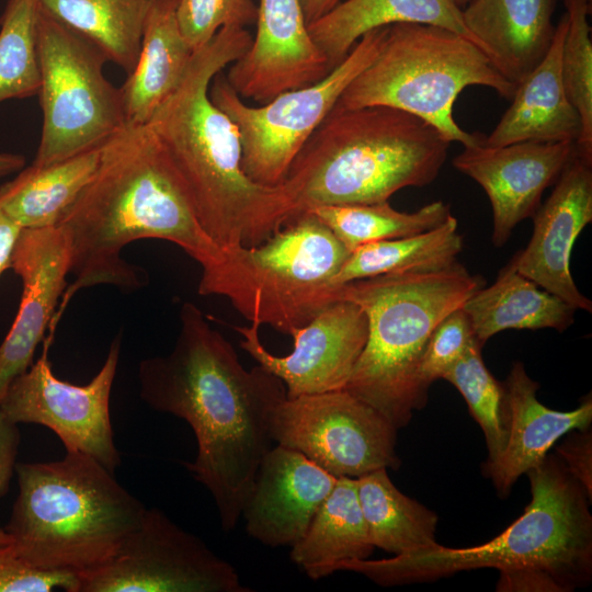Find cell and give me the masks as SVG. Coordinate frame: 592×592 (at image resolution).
I'll return each instance as SVG.
<instances>
[{
  "instance_id": "1",
  "label": "cell",
  "mask_w": 592,
  "mask_h": 592,
  "mask_svg": "<svg viewBox=\"0 0 592 592\" xmlns=\"http://www.w3.org/2000/svg\"><path fill=\"white\" fill-rule=\"evenodd\" d=\"M170 353L138 366L140 398L183 419L197 442L191 475L212 494L221 527L237 526L258 468L271 448L270 420L287 398L284 383L260 366H242L231 343L193 303L181 306Z\"/></svg>"
},
{
  "instance_id": "2",
  "label": "cell",
  "mask_w": 592,
  "mask_h": 592,
  "mask_svg": "<svg viewBox=\"0 0 592 592\" xmlns=\"http://www.w3.org/2000/svg\"><path fill=\"white\" fill-rule=\"evenodd\" d=\"M57 226L69 242V274L75 280L62 294L52 332L79 291L111 285L133 293L147 284L146 271L122 257L136 240L174 243L202 271L224 255L203 229L181 177L147 124H126L102 146L94 175Z\"/></svg>"
},
{
  "instance_id": "3",
  "label": "cell",
  "mask_w": 592,
  "mask_h": 592,
  "mask_svg": "<svg viewBox=\"0 0 592 592\" xmlns=\"http://www.w3.org/2000/svg\"><path fill=\"white\" fill-rule=\"evenodd\" d=\"M251 43L246 27L220 29L194 53L180 84L147 124L181 177L203 229L223 251L257 246L295 216L282 185L264 186L246 175L238 127L209 98L214 77Z\"/></svg>"
},
{
  "instance_id": "4",
  "label": "cell",
  "mask_w": 592,
  "mask_h": 592,
  "mask_svg": "<svg viewBox=\"0 0 592 592\" xmlns=\"http://www.w3.org/2000/svg\"><path fill=\"white\" fill-rule=\"evenodd\" d=\"M532 499L501 534L478 546L432 547L335 563L382 587L431 582L462 571L497 569L500 592H571L592 579L591 498L556 455L527 473Z\"/></svg>"
},
{
  "instance_id": "5",
  "label": "cell",
  "mask_w": 592,
  "mask_h": 592,
  "mask_svg": "<svg viewBox=\"0 0 592 592\" xmlns=\"http://www.w3.org/2000/svg\"><path fill=\"white\" fill-rule=\"evenodd\" d=\"M451 141L405 111L335 105L293 160L282 186L295 216L319 206L386 202L439 175Z\"/></svg>"
},
{
  "instance_id": "6",
  "label": "cell",
  "mask_w": 592,
  "mask_h": 592,
  "mask_svg": "<svg viewBox=\"0 0 592 592\" xmlns=\"http://www.w3.org/2000/svg\"><path fill=\"white\" fill-rule=\"evenodd\" d=\"M19 494L3 527L15 556L37 569L78 576L106 562L146 506L91 456L16 463Z\"/></svg>"
},
{
  "instance_id": "7",
  "label": "cell",
  "mask_w": 592,
  "mask_h": 592,
  "mask_svg": "<svg viewBox=\"0 0 592 592\" xmlns=\"http://www.w3.org/2000/svg\"><path fill=\"white\" fill-rule=\"evenodd\" d=\"M485 280L456 262L429 273H390L331 287V300L348 299L366 314L365 346L344 390L384 414L397 430L428 401L419 378L430 334Z\"/></svg>"
},
{
  "instance_id": "8",
  "label": "cell",
  "mask_w": 592,
  "mask_h": 592,
  "mask_svg": "<svg viewBox=\"0 0 592 592\" xmlns=\"http://www.w3.org/2000/svg\"><path fill=\"white\" fill-rule=\"evenodd\" d=\"M470 86L490 88L510 100L516 89L464 36L434 25L396 23L388 26L378 55L348 86L337 105L395 107L465 147L485 137L464 130L453 115L458 95Z\"/></svg>"
},
{
  "instance_id": "9",
  "label": "cell",
  "mask_w": 592,
  "mask_h": 592,
  "mask_svg": "<svg viewBox=\"0 0 592 592\" xmlns=\"http://www.w3.org/2000/svg\"><path fill=\"white\" fill-rule=\"evenodd\" d=\"M202 271L197 292L226 297L248 321L292 334L331 301V281L350 251L311 212L263 242L223 251Z\"/></svg>"
},
{
  "instance_id": "10",
  "label": "cell",
  "mask_w": 592,
  "mask_h": 592,
  "mask_svg": "<svg viewBox=\"0 0 592 592\" xmlns=\"http://www.w3.org/2000/svg\"><path fill=\"white\" fill-rule=\"evenodd\" d=\"M36 43L43 128L32 163L49 164L103 146L126 125L121 90L103 72L107 60L41 9Z\"/></svg>"
},
{
  "instance_id": "11",
  "label": "cell",
  "mask_w": 592,
  "mask_h": 592,
  "mask_svg": "<svg viewBox=\"0 0 592 592\" xmlns=\"http://www.w3.org/2000/svg\"><path fill=\"white\" fill-rule=\"evenodd\" d=\"M388 26L364 34L346 57L321 80L283 92L260 106H251L230 87L220 71L209 86V98L237 125L241 168L253 182L278 186L288 169L348 86L378 55Z\"/></svg>"
},
{
  "instance_id": "12",
  "label": "cell",
  "mask_w": 592,
  "mask_h": 592,
  "mask_svg": "<svg viewBox=\"0 0 592 592\" xmlns=\"http://www.w3.org/2000/svg\"><path fill=\"white\" fill-rule=\"evenodd\" d=\"M397 431L344 389L286 398L270 420L272 442L298 451L337 478L398 469Z\"/></svg>"
},
{
  "instance_id": "13",
  "label": "cell",
  "mask_w": 592,
  "mask_h": 592,
  "mask_svg": "<svg viewBox=\"0 0 592 592\" xmlns=\"http://www.w3.org/2000/svg\"><path fill=\"white\" fill-rule=\"evenodd\" d=\"M78 592H251L236 568L158 508L100 567L79 576Z\"/></svg>"
},
{
  "instance_id": "14",
  "label": "cell",
  "mask_w": 592,
  "mask_h": 592,
  "mask_svg": "<svg viewBox=\"0 0 592 592\" xmlns=\"http://www.w3.org/2000/svg\"><path fill=\"white\" fill-rule=\"evenodd\" d=\"M54 334L43 340L39 358L15 377L0 400L3 414L14 423H36L58 435L66 451L98 460L114 474L121 465L110 417L111 390L116 375L122 335L112 341L106 358L87 385L57 378L49 361Z\"/></svg>"
},
{
  "instance_id": "15",
  "label": "cell",
  "mask_w": 592,
  "mask_h": 592,
  "mask_svg": "<svg viewBox=\"0 0 592 592\" xmlns=\"http://www.w3.org/2000/svg\"><path fill=\"white\" fill-rule=\"evenodd\" d=\"M259 329L257 323L235 327L242 338L240 346L284 383L287 398L344 389L368 333L365 311L348 299L331 301L296 329L291 334L294 348L287 355L269 352Z\"/></svg>"
},
{
  "instance_id": "16",
  "label": "cell",
  "mask_w": 592,
  "mask_h": 592,
  "mask_svg": "<svg viewBox=\"0 0 592 592\" xmlns=\"http://www.w3.org/2000/svg\"><path fill=\"white\" fill-rule=\"evenodd\" d=\"M576 153L574 141H521L493 147L482 139L465 146L452 163L486 192L492 208L491 240L502 247L514 227L535 214L544 191L555 184Z\"/></svg>"
},
{
  "instance_id": "17",
  "label": "cell",
  "mask_w": 592,
  "mask_h": 592,
  "mask_svg": "<svg viewBox=\"0 0 592 592\" xmlns=\"http://www.w3.org/2000/svg\"><path fill=\"white\" fill-rule=\"evenodd\" d=\"M255 24L251 46L225 75L241 99L264 104L332 70L311 38L300 0H259Z\"/></svg>"
},
{
  "instance_id": "18",
  "label": "cell",
  "mask_w": 592,
  "mask_h": 592,
  "mask_svg": "<svg viewBox=\"0 0 592 592\" xmlns=\"http://www.w3.org/2000/svg\"><path fill=\"white\" fill-rule=\"evenodd\" d=\"M22 282L12 326L0 344V400L11 382L33 364L68 286L70 248L59 226L22 229L10 267Z\"/></svg>"
},
{
  "instance_id": "19",
  "label": "cell",
  "mask_w": 592,
  "mask_h": 592,
  "mask_svg": "<svg viewBox=\"0 0 592 592\" xmlns=\"http://www.w3.org/2000/svg\"><path fill=\"white\" fill-rule=\"evenodd\" d=\"M532 217V238L513 257L516 270L574 309L591 312L592 301L572 278L570 258L574 241L592 221V160L577 151Z\"/></svg>"
},
{
  "instance_id": "20",
  "label": "cell",
  "mask_w": 592,
  "mask_h": 592,
  "mask_svg": "<svg viewBox=\"0 0 592 592\" xmlns=\"http://www.w3.org/2000/svg\"><path fill=\"white\" fill-rule=\"evenodd\" d=\"M337 477L304 454L276 445L263 457L241 516L250 537L270 547L296 544Z\"/></svg>"
},
{
  "instance_id": "21",
  "label": "cell",
  "mask_w": 592,
  "mask_h": 592,
  "mask_svg": "<svg viewBox=\"0 0 592 592\" xmlns=\"http://www.w3.org/2000/svg\"><path fill=\"white\" fill-rule=\"evenodd\" d=\"M508 403V441L501 455L485 462L481 471L500 498H505L516 480L539 465L562 436L585 430L592 422L591 395L573 410L549 409L537 398L539 384L523 363L515 362L503 383Z\"/></svg>"
},
{
  "instance_id": "22",
  "label": "cell",
  "mask_w": 592,
  "mask_h": 592,
  "mask_svg": "<svg viewBox=\"0 0 592 592\" xmlns=\"http://www.w3.org/2000/svg\"><path fill=\"white\" fill-rule=\"evenodd\" d=\"M568 25L566 12L556 24L551 45L539 64L516 86L511 105L493 130L483 138L488 146L521 141H574L580 138V116L571 103L561 67Z\"/></svg>"
},
{
  "instance_id": "23",
  "label": "cell",
  "mask_w": 592,
  "mask_h": 592,
  "mask_svg": "<svg viewBox=\"0 0 592 592\" xmlns=\"http://www.w3.org/2000/svg\"><path fill=\"white\" fill-rule=\"evenodd\" d=\"M556 0H471L462 18L493 67L517 86L545 57Z\"/></svg>"
},
{
  "instance_id": "24",
  "label": "cell",
  "mask_w": 592,
  "mask_h": 592,
  "mask_svg": "<svg viewBox=\"0 0 592 592\" xmlns=\"http://www.w3.org/2000/svg\"><path fill=\"white\" fill-rule=\"evenodd\" d=\"M178 2L152 0L137 62L119 88L126 124H148L180 84L195 53L181 33Z\"/></svg>"
},
{
  "instance_id": "25",
  "label": "cell",
  "mask_w": 592,
  "mask_h": 592,
  "mask_svg": "<svg viewBox=\"0 0 592 592\" xmlns=\"http://www.w3.org/2000/svg\"><path fill=\"white\" fill-rule=\"evenodd\" d=\"M396 23L444 27L476 45L454 0H344L308 30L333 69L364 34Z\"/></svg>"
},
{
  "instance_id": "26",
  "label": "cell",
  "mask_w": 592,
  "mask_h": 592,
  "mask_svg": "<svg viewBox=\"0 0 592 592\" xmlns=\"http://www.w3.org/2000/svg\"><path fill=\"white\" fill-rule=\"evenodd\" d=\"M477 341L483 344L508 329L551 328L563 332L574 321V309L521 274L513 258L489 287H480L463 304Z\"/></svg>"
},
{
  "instance_id": "27",
  "label": "cell",
  "mask_w": 592,
  "mask_h": 592,
  "mask_svg": "<svg viewBox=\"0 0 592 592\" xmlns=\"http://www.w3.org/2000/svg\"><path fill=\"white\" fill-rule=\"evenodd\" d=\"M101 148L23 168L0 186V208L22 229L57 226L94 175Z\"/></svg>"
},
{
  "instance_id": "28",
  "label": "cell",
  "mask_w": 592,
  "mask_h": 592,
  "mask_svg": "<svg viewBox=\"0 0 592 592\" xmlns=\"http://www.w3.org/2000/svg\"><path fill=\"white\" fill-rule=\"evenodd\" d=\"M357 497L356 479L339 477L304 536L292 546L291 559L318 580L345 560L366 559L373 550Z\"/></svg>"
},
{
  "instance_id": "29",
  "label": "cell",
  "mask_w": 592,
  "mask_h": 592,
  "mask_svg": "<svg viewBox=\"0 0 592 592\" xmlns=\"http://www.w3.org/2000/svg\"><path fill=\"white\" fill-rule=\"evenodd\" d=\"M152 0H39V9L90 42L128 76Z\"/></svg>"
},
{
  "instance_id": "30",
  "label": "cell",
  "mask_w": 592,
  "mask_h": 592,
  "mask_svg": "<svg viewBox=\"0 0 592 592\" xmlns=\"http://www.w3.org/2000/svg\"><path fill=\"white\" fill-rule=\"evenodd\" d=\"M356 479L357 497L374 547L401 555L432 547L439 516L402 493L379 468Z\"/></svg>"
},
{
  "instance_id": "31",
  "label": "cell",
  "mask_w": 592,
  "mask_h": 592,
  "mask_svg": "<svg viewBox=\"0 0 592 592\" xmlns=\"http://www.w3.org/2000/svg\"><path fill=\"white\" fill-rule=\"evenodd\" d=\"M464 247L453 215L425 232L380 240L350 252L331 281V287L390 273H429L451 267Z\"/></svg>"
},
{
  "instance_id": "32",
  "label": "cell",
  "mask_w": 592,
  "mask_h": 592,
  "mask_svg": "<svg viewBox=\"0 0 592 592\" xmlns=\"http://www.w3.org/2000/svg\"><path fill=\"white\" fill-rule=\"evenodd\" d=\"M315 214L351 252L380 240L419 235L445 223L451 207L434 201L412 213L399 212L388 201L373 204L319 206Z\"/></svg>"
},
{
  "instance_id": "33",
  "label": "cell",
  "mask_w": 592,
  "mask_h": 592,
  "mask_svg": "<svg viewBox=\"0 0 592 592\" xmlns=\"http://www.w3.org/2000/svg\"><path fill=\"white\" fill-rule=\"evenodd\" d=\"M38 13L39 0H8L5 4L0 18V103L38 93Z\"/></svg>"
},
{
  "instance_id": "34",
  "label": "cell",
  "mask_w": 592,
  "mask_h": 592,
  "mask_svg": "<svg viewBox=\"0 0 592 592\" xmlns=\"http://www.w3.org/2000/svg\"><path fill=\"white\" fill-rule=\"evenodd\" d=\"M482 345L476 341L443 375L465 399L471 417L483 432L488 458L496 460L508 441V403L503 383L498 382L487 368Z\"/></svg>"
},
{
  "instance_id": "35",
  "label": "cell",
  "mask_w": 592,
  "mask_h": 592,
  "mask_svg": "<svg viewBox=\"0 0 592 592\" xmlns=\"http://www.w3.org/2000/svg\"><path fill=\"white\" fill-rule=\"evenodd\" d=\"M563 4L568 25L561 53L562 77L582 125L577 151L592 160V0H563Z\"/></svg>"
},
{
  "instance_id": "36",
  "label": "cell",
  "mask_w": 592,
  "mask_h": 592,
  "mask_svg": "<svg viewBox=\"0 0 592 592\" xmlns=\"http://www.w3.org/2000/svg\"><path fill=\"white\" fill-rule=\"evenodd\" d=\"M257 13L253 0H179L177 8L181 33L194 52L223 27L255 23Z\"/></svg>"
},
{
  "instance_id": "37",
  "label": "cell",
  "mask_w": 592,
  "mask_h": 592,
  "mask_svg": "<svg viewBox=\"0 0 592 592\" xmlns=\"http://www.w3.org/2000/svg\"><path fill=\"white\" fill-rule=\"evenodd\" d=\"M470 321L462 307L451 311L434 328L424 348L419 378L429 390L476 342Z\"/></svg>"
},
{
  "instance_id": "38",
  "label": "cell",
  "mask_w": 592,
  "mask_h": 592,
  "mask_svg": "<svg viewBox=\"0 0 592 592\" xmlns=\"http://www.w3.org/2000/svg\"><path fill=\"white\" fill-rule=\"evenodd\" d=\"M79 576L37 569L19 559L10 543L0 545V592H78Z\"/></svg>"
},
{
  "instance_id": "39",
  "label": "cell",
  "mask_w": 592,
  "mask_h": 592,
  "mask_svg": "<svg viewBox=\"0 0 592 592\" xmlns=\"http://www.w3.org/2000/svg\"><path fill=\"white\" fill-rule=\"evenodd\" d=\"M556 446V456L592 499V433L574 430Z\"/></svg>"
},
{
  "instance_id": "40",
  "label": "cell",
  "mask_w": 592,
  "mask_h": 592,
  "mask_svg": "<svg viewBox=\"0 0 592 592\" xmlns=\"http://www.w3.org/2000/svg\"><path fill=\"white\" fill-rule=\"evenodd\" d=\"M20 444L18 424L10 421L0 409V498L9 491ZM11 543V538L0 527V545Z\"/></svg>"
},
{
  "instance_id": "41",
  "label": "cell",
  "mask_w": 592,
  "mask_h": 592,
  "mask_svg": "<svg viewBox=\"0 0 592 592\" xmlns=\"http://www.w3.org/2000/svg\"><path fill=\"white\" fill-rule=\"evenodd\" d=\"M21 232L22 228L0 208V278L11 267L13 252Z\"/></svg>"
},
{
  "instance_id": "42",
  "label": "cell",
  "mask_w": 592,
  "mask_h": 592,
  "mask_svg": "<svg viewBox=\"0 0 592 592\" xmlns=\"http://www.w3.org/2000/svg\"><path fill=\"white\" fill-rule=\"evenodd\" d=\"M307 24L315 22L332 10L342 0H300Z\"/></svg>"
},
{
  "instance_id": "43",
  "label": "cell",
  "mask_w": 592,
  "mask_h": 592,
  "mask_svg": "<svg viewBox=\"0 0 592 592\" xmlns=\"http://www.w3.org/2000/svg\"><path fill=\"white\" fill-rule=\"evenodd\" d=\"M24 166V156L11 152H0V178L19 172Z\"/></svg>"
},
{
  "instance_id": "44",
  "label": "cell",
  "mask_w": 592,
  "mask_h": 592,
  "mask_svg": "<svg viewBox=\"0 0 592 592\" xmlns=\"http://www.w3.org/2000/svg\"><path fill=\"white\" fill-rule=\"evenodd\" d=\"M454 1L460 9H463L471 0H454Z\"/></svg>"
}]
</instances>
